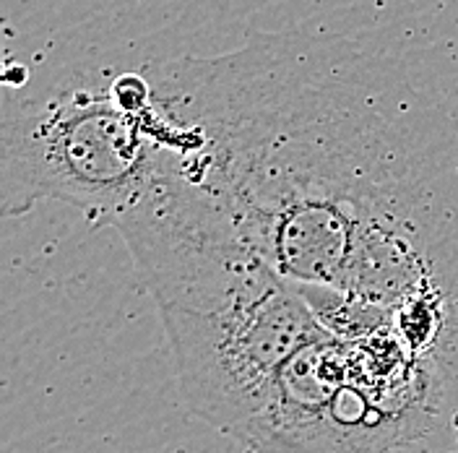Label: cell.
Here are the masks:
<instances>
[{
  "label": "cell",
  "instance_id": "3",
  "mask_svg": "<svg viewBox=\"0 0 458 453\" xmlns=\"http://www.w3.org/2000/svg\"><path fill=\"white\" fill-rule=\"evenodd\" d=\"M3 214L63 201L113 226L167 165V120L157 102L128 110L107 71H63L5 105L0 133Z\"/></svg>",
  "mask_w": 458,
  "mask_h": 453
},
{
  "label": "cell",
  "instance_id": "1",
  "mask_svg": "<svg viewBox=\"0 0 458 453\" xmlns=\"http://www.w3.org/2000/svg\"><path fill=\"white\" fill-rule=\"evenodd\" d=\"M177 175L294 286L458 300V120L339 37L148 68Z\"/></svg>",
  "mask_w": 458,
  "mask_h": 453
},
{
  "label": "cell",
  "instance_id": "2",
  "mask_svg": "<svg viewBox=\"0 0 458 453\" xmlns=\"http://www.w3.org/2000/svg\"><path fill=\"white\" fill-rule=\"evenodd\" d=\"M170 339L188 409L232 435L271 401L286 363L328 337L302 292L167 167L117 222Z\"/></svg>",
  "mask_w": 458,
  "mask_h": 453
}]
</instances>
